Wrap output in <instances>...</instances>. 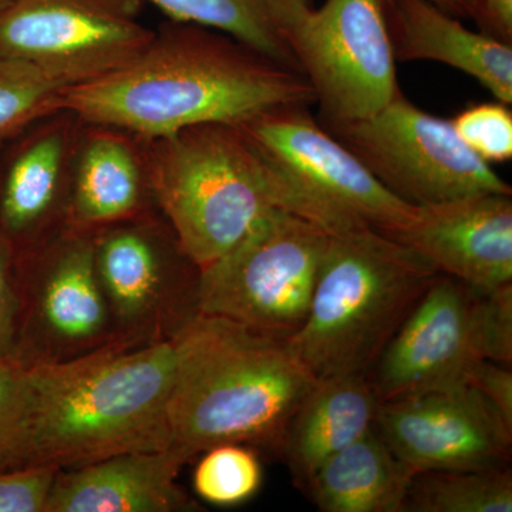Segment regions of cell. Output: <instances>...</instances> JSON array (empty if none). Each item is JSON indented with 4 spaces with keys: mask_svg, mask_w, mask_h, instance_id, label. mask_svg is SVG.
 <instances>
[{
    "mask_svg": "<svg viewBox=\"0 0 512 512\" xmlns=\"http://www.w3.org/2000/svg\"><path fill=\"white\" fill-rule=\"evenodd\" d=\"M470 326L477 356L511 367L512 284L488 292L473 289Z\"/></svg>",
    "mask_w": 512,
    "mask_h": 512,
    "instance_id": "cell-26",
    "label": "cell"
},
{
    "mask_svg": "<svg viewBox=\"0 0 512 512\" xmlns=\"http://www.w3.org/2000/svg\"><path fill=\"white\" fill-rule=\"evenodd\" d=\"M170 338L171 447L187 463L227 443L281 457L293 414L318 382L286 340L201 312Z\"/></svg>",
    "mask_w": 512,
    "mask_h": 512,
    "instance_id": "cell-3",
    "label": "cell"
},
{
    "mask_svg": "<svg viewBox=\"0 0 512 512\" xmlns=\"http://www.w3.org/2000/svg\"><path fill=\"white\" fill-rule=\"evenodd\" d=\"M330 128L387 190L414 207L485 192L512 194L511 185L458 138L451 120L426 113L402 93L370 119Z\"/></svg>",
    "mask_w": 512,
    "mask_h": 512,
    "instance_id": "cell-8",
    "label": "cell"
},
{
    "mask_svg": "<svg viewBox=\"0 0 512 512\" xmlns=\"http://www.w3.org/2000/svg\"><path fill=\"white\" fill-rule=\"evenodd\" d=\"M284 178L292 210L330 235L372 228L386 235L412 222L397 198L305 107H282L239 126Z\"/></svg>",
    "mask_w": 512,
    "mask_h": 512,
    "instance_id": "cell-6",
    "label": "cell"
},
{
    "mask_svg": "<svg viewBox=\"0 0 512 512\" xmlns=\"http://www.w3.org/2000/svg\"><path fill=\"white\" fill-rule=\"evenodd\" d=\"M59 471L53 467H0V512H45Z\"/></svg>",
    "mask_w": 512,
    "mask_h": 512,
    "instance_id": "cell-29",
    "label": "cell"
},
{
    "mask_svg": "<svg viewBox=\"0 0 512 512\" xmlns=\"http://www.w3.org/2000/svg\"><path fill=\"white\" fill-rule=\"evenodd\" d=\"M394 56L430 60L474 77L501 103H512V46L473 32L430 0H384Z\"/></svg>",
    "mask_w": 512,
    "mask_h": 512,
    "instance_id": "cell-16",
    "label": "cell"
},
{
    "mask_svg": "<svg viewBox=\"0 0 512 512\" xmlns=\"http://www.w3.org/2000/svg\"><path fill=\"white\" fill-rule=\"evenodd\" d=\"M28 359L16 350L0 353V467H12L18 441Z\"/></svg>",
    "mask_w": 512,
    "mask_h": 512,
    "instance_id": "cell-28",
    "label": "cell"
},
{
    "mask_svg": "<svg viewBox=\"0 0 512 512\" xmlns=\"http://www.w3.org/2000/svg\"><path fill=\"white\" fill-rule=\"evenodd\" d=\"M375 429L414 473L508 467L512 424L460 383L379 404Z\"/></svg>",
    "mask_w": 512,
    "mask_h": 512,
    "instance_id": "cell-11",
    "label": "cell"
},
{
    "mask_svg": "<svg viewBox=\"0 0 512 512\" xmlns=\"http://www.w3.org/2000/svg\"><path fill=\"white\" fill-rule=\"evenodd\" d=\"M329 238L312 221L276 208L200 269L198 312L288 340L308 316Z\"/></svg>",
    "mask_w": 512,
    "mask_h": 512,
    "instance_id": "cell-7",
    "label": "cell"
},
{
    "mask_svg": "<svg viewBox=\"0 0 512 512\" xmlns=\"http://www.w3.org/2000/svg\"><path fill=\"white\" fill-rule=\"evenodd\" d=\"M474 20L488 35L511 43L512 0H473Z\"/></svg>",
    "mask_w": 512,
    "mask_h": 512,
    "instance_id": "cell-32",
    "label": "cell"
},
{
    "mask_svg": "<svg viewBox=\"0 0 512 512\" xmlns=\"http://www.w3.org/2000/svg\"><path fill=\"white\" fill-rule=\"evenodd\" d=\"M473 289L439 274L367 373L379 402L466 383L481 360L473 345Z\"/></svg>",
    "mask_w": 512,
    "mask_h": 512,
    "instance_id": "cell-12",
    "label": "cell"
},
{
    "mask_svg": "<svg viewBox=\"0 0 512 512\" xmlns=\"http://www.w3.org/2000/svg\"><path fill=\"white\" fill-rule=\"evenodd\" d=\"M293 56L330 126L370 119L399 96L384 0H326L293 26Z\"/></svg>",
    "mask_w": 512,
    "mask_h": 512,
    "instance_id": "cell-9",
    "label": "cell"
},
{
    "mask_svg": "<svg viewBox=\"0 0 512 512\" xmlns=\"http://www.w3.org/2000/svg\"><path fill=\"white\" fill-rule=\"evenodd\" d=\"M171 338L114 343L72 359L28 360L12 468L66 470L171 448Z\"/></svg>",
    "mask_w": 512,
    "mask_h": 512,
    "instance_id": "cell-2",
    "label": "cell"
},
{
    "mask_svg": "<svg viewBox=\"0 0 512 512\" xmlns=\"http://www.w3.org/2000/svg\"><path fill=\"white\" fill-rule=\"evenodd\" d=\"M33 292V326L62 348L93 345L109 328L110 309L90 242L64 248Z\"/></svg>",
    "mask_w": 512,
    "mask_h": 512,
    "instance_id": "cell-19",
    "label": "cell"
},
{
    "mask_svg": "<svg viewBox=\"0 0 512 512\" xmlns=\"http://www.w3.org/2000/svg\"><path fill=\"white\" fill-rule=\"evenodd\" d=\"M137 0H15L0 13V55L73 86L126 66L157 35Z\"/></svg>",
    "mask_w": 512,
    "mask_h": 512,
    "instance_id": "cell-10",
    "label": "cell"
},
{
    "mask_svg": "<svg viewBox=\"0 0 512 512\" xmlns=\"http://www.w3.org/2000/svg\"><path fill=\"white\" fill-rule=\"evenodd\" d=\"M19 325L20 292L13 269V247L0 234V353L15 350Z\"/></svg>",
    "mask_w": 512,
    "mask_h": 512,
    "instance_id": "cell-30",
    "label": "cell"
},
{
    "mask_svg": "<svg viewBox=\"0 0 512 512\" xmlns=\"http://www.w3.org/2000/svg\"><path fill=\"white\" fill-rule=\"evenodd\" d=\"M379 404L367 375L318 379L293 414L281 451L296 487L305 491L329 457L369 433Z\"/></svg>",
    "mask_w": 512,
    "mask_h": 512,
    "instance_id": "cell-17",
    "label": "cell"
},
{
    "mask_svg": "<svg viewBox=\"0 0 512 512\" xmlns=\"http://www.w3.org/2000/svg\"><path fill=\"white\" fill-rule=\"evenodd\" d=\"M97 275L111 318L127 329L150 326L163 309L183 325L198 313V275L174 274L143 231L119 228L94 245Z\"/></svg>",
    "mask_w": 512,
    "mask_h": 512,
    "instance_id": "cell-15",
    "label": "cell"
},
{
    "mask_svg": "<svg viewBox=\"0 0 512 512\" xmlns=\"http://www.w3.org/2000/svg\"><path fill=\"white\" fill-rule=\"evenodd\" d=\"M141 175L136 158L119 137L101 134L84 150L73 194V215L83 225L126 220L137 210Z\"/></svg>",
    "mask_w": 512,
    "mask_h": 512,
    "instance_id": "cell-21",
    "label": "cell"
},
{
    "mask_svg": "<svg viewBox=\"0 0 512 512\" xmlns=\"http://www.w3.org/2000/svg\"><path fill=\"white\" fill-rule=\"evenodd\" d=\"M437 275L376 229L330 235L308 316L286 343L316 379L367 375Z\"/></svg>",
    "mask_w": 512,
    "mask_h": 512,
    "instance_id": "cell-4",
    "label": "cell"
},
{
    "mask_svg": "<svg viewBox=\"0 0 512 512\" xmlns=\"http://www.w3.org/2000/svg\"><path fill=\"white\" fill-rule=\"evenodd\" d=\"M262 464L255 448L220 444L204 451L192 477L195 493L217 507H237L255 497L262 485Z\"/></svg>",
    "mask_w": 512,
    "mask_h": 512,
    "instance_id": "cell-24",
    "label": "cell"
},
{
    "mask_svg": "<svg viewBox=\"0 0 512 512\" xmlns=\"http://www.w3.org/2000/svg\"><path fill=\"white\" fill-rule=\"evenodd\" d=\"M64 89L36 67L0 55V138L60 109Z\"/></svg>",
    "mask_w": 512,
    "mask_h": 512,
    "instance_id": "cell-25",
    "label": "cell"
},
{
    "mask_svg": "<svg viewBox=\"0 0 512 512\" xmlns=\"http://www.w3.org/2000/svg\"><path fill=\"white\" fill-rule=\"evenodd\" d=\"M512 474L488 470L421 471L414 474L404 512H511Z\"/></svg>",
    "mask_w": 512,
    "mask_h": 512,
    "instance_id": "cell-23",
    "label": "cell"
},
{
    "mask_svg": "<svg viewBox=\"0 0 512 512\" xmlns=\"http://www.w3.org/2000/svg\"><path fill=\"white\" fill-rule=\"evenodd\" d=\"M414 474L373 427L329 457L303 493L322 512H404Z\"/></svg>",
    "mask_w": 512,
    "mask_h": 512,
    "instance_id": "cell-18",
    "label": "cell"
},
{
    "mask_svg": "<svg viewBox=\"0 0 512 512\" xmlns=\"http://www.w3.org/2000/svg\"><path fill=\"white\" fill-rule=\"evenodd\" d=\"M168 18L217 30L258 55L299 72L293 56V26L308 0H148ZM302 74V73H301ZM303 76V74H302Z\"/></svg>",
    "mask_w": 512,
    "mask_h": 512,
    "instance_id": "cell-20",
    "label": "cell"
},
{
    "mask_svg": "<svg viewBox=\"0 0 512 512\" xmlns=\"http://www.w3.org/2000/svg\"><path fill=\"white\" fill-rule=\"evenodd\" d=\"M181 25L116 72L66 87L60 109L156 140L202 124L244 126L268 111L315 101L301 73L200 26Z\"/></svg>",
    "mask_w": 512,
    "mask_h": 512,
    "instance_id": "cell-1",
    "label": "cell"
},
{
    "mask_svg": "<svg viewBox=\"0 0 512 512\" xmlns=\"http://www.w3.org/2000/svg\"><path fill=\"white\" fill-rule=\"evenodd\" d=\"M451 124L458 138L485 163L511 160L512 114L508 104H476L457 114Z\"/></svg>",
    "mask_w": 512,
    "mask_h": 512,
    "instance_id": "cell-27",
    "label": "cell"
},
{
    "mask_svg": "<svg viewBox=\"0 0 512 512\" xmlns=\"http://www.w3.org/2000/svg\"><path fill=\"white\" fill-rule=\"evenodd\" d=\"M466 383L478 390L512 424V372L510 366L478 360L467 372Z\"/></svg>",
    "mask_w": 512,
    "mask_h": 512,
    "instance_id": "cell-31",
    "label": "cell"
},
{
    "mask_svg": "<svg viewBox=\"0 0 512 512\" xmlns=\"http://www.w3.org/2000/svg\"><path fill=\"white\" fill-rule=\"evenodd\" d=\"M187 463L173 447L130 451L60 470L45 512L197 511L177 484Z\"/></svg>",
    "mask_w": 512,
    "mask_h": 512,
    "instance_id": "cell-14",
    "label": "cell"
},
{
    "mask_svg": "<svg viewBox=\"0 0 512 512\" xmlns=\"http://www.w3.org/2000/svg\"><path fill=\"white\" fill-rule=\"evenodd\" d=\"M15 0H0V13L5 12Z\"/></svg>",
    "mask_w": 512,
    "mask_h": 512,
    "instance_id": "cell-34",
    "label": "cell"
},
{
    "mask_svg": "<svg viewBox=\"0 0 512 512\" xmlns=\"http://www.w3.org/2000/svg\"><path fill=\"white\" fill-rule=\"evenodd\" d=\"M64 141L40 137L13 160L0 187V234L13 241L33 231L49 214L59 190Z\"/></svg>",
    "mask_w": 512,
    "mask_h": 512,
    "instance_id": "cell-22",
    "label": "cell"
},
{
    "mask_svg": "<svg viewBox=\"0 0 512 512\" xmlns=\"http://www.w3.org/2000/svg\"><path fill=\"white\" fill-rule=\"evenodd\" d=\"M512 194L468 195L416 208L412 222L389 235L439 274L474 291L512 284Z\"/></svg>",
    "mask_w": 512,
    "mask_h": 512,
    "instance_id": "cell-13",
    "label": "cell"
},
{
    "mask_svg": "<svg viewBox=\"0 0 512 512\" xmlns=\"http://www.w3.org/2000/svg\"><path fill=\"white\" fill-rule=\"evenodd\" d=\"M440 9L446 10L450 15L456 18L473 19L474 3L473 0H430Z\"/></svg>",
    "mask_w": 512,
    "mask_h": 512,
    "instance_id": "cell-33",
    "label": "cell"
},
{
    "mask_svg": "<svg viewBox=\"0 0 512 512\" xmlns=\"http://www.w3.org/2000/svg\"><path fill=\"white\" fill-rule=\"evenodd\" d=\"M153 141L151 187L178 249L198 269L231 251L269 212H293L284 178L241 128L202 124Z\"/></svg>",
    "mask_w": 512,
    "mask_h": 512,
    "instance_id": "cell-5",
    "label": "cell"
}]
</instances>
